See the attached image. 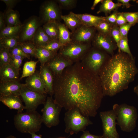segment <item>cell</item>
I'll use <instances>...</instances> for the list:
<instances>
[{
  "instance_id": "cell-1",
  "label": "cell",
  "mask_w": 138,
  "mask_h": 138,
  "mask_svg": "<svg viewBox=\"0 0 138 138\" xmlns=\"http://www.w3.org/2000/svg\"><path fill=\"white\" fill-rule=\"evenodd\" d=\"M53 76L56 103L66 110L76 108L84 116H96L104 96L98 75L77 62Z\"/></svg>"
},
{
  "instance_id": "cell-2",
  "label": "cell",
  "mask_w": 138,
  "mask_h": 138,
  "mask_svg": "<svg viewBox=\"0 0 138 138\" xmlns=\"http://www.w3.org/2000/svg\"><path fill=\"white\" fill-rule=\"evenodd\" d=\"M138 73L134 59L121 52L110 57L99 76L104 96H113L126 89Z\"/></svg>"
},
{
  "instance_id": "cell-3",
  "label": "cell",
  "mask_w": 138,
  "mask_h": 138,
  "mask_svg": "<svg viewBox=\"0 0 138 138\" xmlns=\"http://www.w3.org/2000/svg\"><path fill=\"white\" fill-rule=\"evenodd\" d=\"M112 110L116 116L117 124L124 132H130L135 128L137 118V110L133 106L125 103L114 104Z\"/></svg>"
},
{
  "instance_id": "cell-4",
  "label": "cell",
  "mask_w": 138,
  "mask_h": 138,
  "mask_svg": "<svg viewBox=\"0 0 138 138\" xmlns=\"http://www.w3.org/2000/svg\"><path fill=\"white\" fill-rule=\"evenodd\" d=\"M14 120L16 128L24 133L39 131L42 123V116L36 111L18 112L15 116Z\"/></svg>"
},
{
  "instance_id": "cell-5",
  "label": "cell",
  "mask_w": 138,
  "mask_h": 138,
  "mask_svg": "<svg viewBox=\"0 0 138 138\" xmlns=\"http://www.w3.org/2000/svg\"><path fill=\"white\" fill-rule=\"evenodd\" d=\"M89 117L83 115L77 108L67 110L64 118L65 132L72 135L84 131L87 126L93 124Z\"/></svg>"
},
{
  "instance_id": "cell-6",
  "label": "cell",
  "mask_w": 138,
  "mask_h": 138,
  "mask_svg": "<svg viewBox=\"0 0 138 138\" xmlns=\"http://www.w3.org/2000/svg\"><path fill=\"white\" fill-rule=\"evenodd\" d=\"M105 51L93 47L82 58V62L88 70L98 75L110 57Z\"/></svg>"
},
{
  "instance_id": "cell-7",
  "label": "cell",
  "mask_w": 138,
  "mask_h": 138,
  "mask_svg": "<svg viewBox=\"0 0 138 138\" xmlns=\"http://www.w3.org/2000/svg\"><path fill=\"white\" fill-rule=\"evenodd\" d=\"M90 43H80L72 41L62 46L57 54L73 62L82 59L90 48Z\"/></svg>"
},
{
  "instance_id": "cell-8",
  "label": "cell",
  "mask_w": 138,
  "mask_h": 138,
  "mask_svg": "<svg viewBox=\"0 0 138 138\" xmlns=\"http://www.w3.org/2000/svg\"><path fill=\"white\" fill-rule=\"evenodd\" d=\"M41 109L42 123L50 128L59 124V116L62 108L56 103L52 96L47 97Z\"/></svg>"
},
{
  "instance_id": "cell-9",
  "label": "cell",
  "mask_w": 138,
  "mask_h": 138,
  "mask_svg": "<svg viewBox=\"0 0 138 138\" xmlns=\"http://www.w3.org/2000/svg\"><path fill=\"white\" fill-rule=\"evenodd\" d=\"M62 15L61 9L55 0H46L40 6L39 16L43 24L52 21H60Z\"/></svg>"
},
{
  "instance_id": "cell-10",
  "label": "cell",
  "mask_w": 138,
  "mask_h": 138,
  "mask_svg": "<svg viewBox=\"0 0 138 138\" xmlns=\"http://www.w3.org/2000/svg\"><path fill=\"white\" fill-rule=\"evenodd\" d=\"M20 96L25 103V109L28 112L36 111L38 106L44 104L47 99L45 94L32 91L25 85L20 91Z\"/></svg>"
},
{
  "instance_id": "cell-11",
  "label": "cell",
  "mask_w": 138,
  "mask_h": 138,
  "mask_svg": "<svg viewBox=\"0 0 138 138\" xmlns=\"http://www.w3.org/2000/svg\"><path fill=\"white\" fill-rule=\"evenodd\" d=\"M43 25L39 17L33 15L26 19L21 25L18 42L31 41L38 29Z\"/></svg>"
},
{
  "instance_id": "cell-12",
  "label": "cell",
  "mask_w": 138,
  "mask_h": 138,
  "mask_svg": "<svg viewBox=\"0 0 138 138\" xmlns=\"http://www.w3.org/2000/svg\"><path fill=\"white\" fill-rule=\"evenodd\" d=\"M103 130L102 138H119L116 128V116L113 110L100 112Z\"/></svg>"
},
{
  "instance_id": "cell-13",
  "label": "cell",
  "mask_w": 138,
  "mask_h": 138,
  "mask_svg": "<svg viewBox=\"0 0 138 138\" xmlns=\"http://www.w3.org/2000/svg\"><path fill=\"white\" fill-rule=\"evenodd\" d=\"M111 37L98 32L95 33L92 40L93 47L113 55L114 51L118 47Z\"/></svg>"
},
{
  "instance_id": "cell-14",
  "label": "cell",
  "mask_w": 138,
  "mask_h": 138,
  "mask_svg": "<svg viewBox=\"0 0 138 138\" xmlns=\"http://www.w3.org/2000/svg\"><path fill=\"white\" fill-rule=\"evenodd\" d=\"M96 30L95 27H88L82 24L72 32L71 38L72 41L90 43L96 33Z\"/></svg>"
},
{
  "instance_id": "cell-15",
  "label": "cell",
  "mask_w": 138,
  "mask_h": 138,
  "mask_svg": "<svg viewBox=\"0 0 138 138\" xmlns=\"http://www.w3.org/2000/svg\"><path fill=\"white\" fill-rule=\"evenodd\" d=\"M73 62L57 54L45 64L53 75L61 74L64 70L72 65Z\"/></svg>"
},
{
  "instance_id": "cell-16",
  "label": "cell",
  "mask_w": 138,
  "mask_h": 138,
  "mask_svg": "<svg viewBox=\"0 0 138 138\" xmlns=\"http://www.w3.org/2000/svg\"><path fill=\"white\" fill-rule=\"evenodd\" d=\"M39 73L46 94L52 96L53 94L54 77L52 72L45 64L40 66Z\"/></svg>"
},
{
  "instance_id": "cell-17",
  "label": "cell",
  "mask_w": 138,
  "mask_h": 138,
  "mask_svg": "<svg viewBox=\"0 0 138 138\" xmlns=\"http://www.w3.org/2000/svg\"><path fill=\"white\" fill-rule=\"evenodd\" d=\"M25 85V84L21 83L18 80L0 82V95L13 94L19 96L20 91Z\"/></svg>"
},
{
  "instance_id": "cell-18",
  "label": "cell",
  "mask_w": 138,
  "mask_h": 138,
  "mask_svg": "<svg viewBox=\"0 0 138 138\" xmlns=\"http://www.w3.org/2000/svg\"><path fill=\"white\" fill-rule=\"evenodd\" d=\"M25 86L30 90L39 93L46 94L39 72H35L25 80Z\"/></svg>"
},
{
  "instance_id": "cell-19",
  "label": "cell",
  "mask_w": 138,
  "mask_h": 138,
  "mask_svg": "<svg viewBox=\"0 0 138 138\" xmlns=\"http://www.w3.org/2000/svg\"><path fill=\"white\" fill-rule=\"evenodd\" d=\"M19 77V71L11 63L0 66V82L17 80Z\"/></svg>"
},
{
  "instance_id": "cell-20",
  "label": "cell",
  "mask_w": 138,
  "mask_h": 138,
  "mask_svg": "<svg viewBox=\"0 0 138 138\" xmlns=\"http://www.w3.org/2000/svg\"><path fill=\"white\" fill-rule=\"evenodd\" d=\"M0 101L9 108L17 110L18 112H22L25 109L19 96L13 94L0 95Z\"/></svg>"
},
{
  "instance_id": "cell-21",
  "label": "cell",
  "mask_w": 138,
  "mask_h": 138,
  "mask_svg": "<svg viewBox=\"0 0 138 138\" xmlns=\"http://www.w3.org/2000/svg\"><path fill=\"white\" fill-rule=\"evenodd\" d=\"M82 25L87 27H96L100 23L105 20L104 17L98 16L88 14H76Z\"/></svg>"
},
{
  "instance_id": "cell-22",
  "label": "cell",
  "mask_w": 138,
  "mask_h": 138,
  "mask_svg": "<svg viewBox=\"0 0 138 138\" xmlns=\"http://www.w3.org/2000/svg\"><path fill=\"white\" fill-rule=\"evenodd\" d=\"M6 26H14L22 25L18 11L13 9L5 11L3 13Z\"/></svg>"
},
{
  "instance_id": "cell-23",
  "label": "cell",
  "mask_w": 138,
  "mask_h": 138,
  "mask_svg": "<svg viewBox=\"0 0 138 138\" xmlns=\"http://www.w3.org/2000/svg\"><path fill=\"white\" fill-rule=\"evenodd\" d=\"M61 18L65 25L72 32L82 24L80 19L75 15V13L72 12H70L68 15H62Z\"/></svg>"
},
{
  "instance_id": "cell-24",
  "label": "cell",
  "mask_w": 138,
  "mask_h": 138,
  "mask_svg": "<svg viewBox=\"0 0 138 138\" xmlns=\"http://www.w3.org/2000/svg\"><path fill=\"white\" fill-rule=\"evenodd\" d=\"M57 53L50 51L45 48L36 47L35 57L38 59L41 66L44 65Z\"/></svg>"
},
{
  "instance_id": "cell-25",
  "label": "cell",
  "mask_w": 138,
  "mask_h": 138,
  "mask_svg": "<svg viewBox=\"0 0 138 138\" xmlns=\"http://www.w3.org/2000/svg\"><path fill=\"white\" fill-rule=\"evenodd\" d=\"M51 40L41 26L36 31L31 41L36 47H42Z\"/></svg>"
},
{
  "instance_id": "cell-26",
  "label": "cell",
  "mask_w": 138,
  "mask_h": 138,
  "mask_svg": "<svg viewBox=\"0 0 138 138\" xmlns=\"http://www.w3.org/2000/svg\"><path fill=\"white\" fill-rule=\"evenodd\" d=\"M58 22L50 21L42 25L44 30L52 40H59V30Z\"/></svg>"
},
{
  "instance_id": "cell-27",
  "label": "cell",
  "mask_w": 138,
  "mask_h": 138,
  "mask_svg": "<svg viewBox=\"0 0 138 138\" xmlns=\"http://www.w3.org/2000/svg\"><path fill=\"white\" fill-rule=\"evenodd\" d=\"M59 30V40L63 45H66L72 41L71 38L72 33L64 24L60 21L58 22Z\"/></svg>"
},
{
  "instance_id": "cell-28",
  "label": "cell",
  "mask_w": 138,
  "mask_h": 138,
  "mask_svg": "<svg viewBox=\"0 0 138 138\" xmlns=\"http://www.w3.org/2000/svg\"><path fill=\"white\" fill-rule=\"evenodd\" d=\"M101 3V4L97 13L103 12L106 16L110 14L112 11L116 10L119 7L122 6L121 3L118 2L115 3L111 0H102Z\"/></svg>"
},
{
  "instance_id": "cell-29",
  "label": "cell",
  "mask_w": 138,
  "mask_h": 138,
  "mask_svg": "<svg viewBox=\"0 0 138 138\" xmlns=\"http://www.w3.org/2000/svg\"><path fill=\"white\" fill-rule=\"evenodd\" d=\"M21 25L6 26L0 31V38L7 37L18 38Z\"/></svg>"
},
{
  "instance_id": "cell-30",
  "label": "cell",
  "mask_w": 138,
  "mask_h": 138,
  "mask_svg": "<svg viewBox=\"0 0 138 138\" xmlns=\"http://www.w3.org/2000/svg\"><path fill=\"white\" fill-rule=\"evenodd\" d=\"M38 61H30L26 62L24 65L22 74L20 79L29 77L34 74Z\"/></svg>"
},
{
  "instance_id": "cell-31",
  "label": "cell",
  "mask_w": 138,
  "mask_h": 138,
  "mask_svg": "<svg viewBox=\"0 0 138 138\" xmlns=\"http://www.w3.org/2000/svg\"><path fill=\"white\" fill-rule=\"evenodd\" d=\"M19 43L18 38L3 37L0 38V47L10 50L13 48Z\"/></svg>"
},
{
  "instance_id": "cell-32",
  "label": "cell",
  "mask_w": 138,
  "mask_h": 138,
  "mask_svg": "<svg viewBox=\"0 0 138 138\" xmlns=\"http://www.w3.org/2000/svg\"><path fill=\"white\" fill-rule=\"evenodd\" d=\"M23 51L27 55L35 57L36 46L32 41L19 42Z\"/></svg>"
},
{
  "instance_id": "cell-33",
  "label": "cell",
  "mask_w": 138,
  "mask_h": 138,
  "mask_svg": "<svg viewBox=\"0 0 138 138\" xmlns=\"http://www.w3.org/2000/svg\"><path fill=\"white\" fill-rule=\"evenodd\" d=\"M113 25L108 21L105 20L100 23L95 28L99 32L111 36V32Z\"/></svg>"
},
{
  "instance_id": "cell-34",
  "label": "cell",
  "mask_w": 138,
  "mask_h": 138,
  "mask_svg": "<svg viewBox=\"0 0 138 138\" xmlns=\"http://www.w3.org/2000/svg\"><path fill=\"white\" fill-rule=\"evenodd\" d=\"M119 52H121L126 54L132 59H134L130 50L127 38H121L117 46Z\"/></svg>"
},
{
  "instance_id": "cell-35",
  "label": "cell",
  "mask_w": 138,
  "mask_h": 138,
  "mask_svg": "<svg viewBox=\"0 0 138 138\" xmlns=\"http://www.w3.org/2000/svg\"><path fill=\"white\" fill-rule=\"evenodd\" d=\"M11 57L8 49L0 47V66L10 63Z\"/></svg>"
},
{
  "instance_id": "cell-36",
  "label": "cell",
  "mask_w": 138,
  "mask_h": 138,
  "mask_svg": "<svg viewBox=\"0 0 138 138\" xmlns=\"http://www.w3.org/2000/svg\"><path fill=\"white\" fill-rule=\"evenodd\" d=\"M62 46L59 40H52L41 47L50 51L57 53V51Z\"/></svg>"
},
{
  "instance_id": "cell-37",
  "label": "cell",
  "mask_w": 138,
  "mask_h": 138,
  "mask_svg": "<svg viewBox=\"0 0 138 138\" xmlns=\"http://www.w3.org/2000/svg\"><path fill=\"white\" fill-rule=\"evenodd\" d=\"M61 9H71L75 7L77 1L76 0H55Z\"/></svg>"
},
{
  "instance_id": "cell-38",
  "label": "cell",
  "mask_w": 138,
  "mask_h": 138,
  "mask_svg": "<svg viewBox=\"0 0 138 138\" xmlns=\"http://www.w3.org/2000/svg\"><path fill=\"white\" fill-rule=\"evenodd\" d=\"M121 13L126 19L127 22L132 26L138 22V12Z\"/></svg>"
},
{
  "instance_id": "cell-39",
  "label": "cell",
  "mask_w": 138,
  "mask_h": 138,
  "mask_svg": "<svg viewBox=\"0 0 138 138\" xmlns=\"http://www.w3.org/2000/svg\"><path fill=\"white\" fill-rule=\"evenodd\" d=\"M9 51L11 56H23L25 58L30 59V56L25 53L19 43L14 47L9 50Z\"/></svg>"
},
{
  "instance_id": "cell-40",
  "label": "cell",
  "mask_w": 138,
  "mask_h": 138,
  "mask_svg": "<svg viewBox=\"0 0 138 138\" xmlns=\"http://www.w3.org/2000/svg\"><path fill=\"white\" fill-rule=\"evenodd\" d=\"M111 34L117 46L121 39L119 27L116 24L113 25Z\"/></svg>"
},
{
  "instance_id": "cell-41",
  "label": "cell",
  "mask_w": 138,
  "mask_h": 138,
  "mask_svg": "<svg viewBox=\"0 0 138 138\" xmlns=\"http://www.w3.org/2000/svg\"><path fill=\"white\" fill-rule=\"evenodd\" d=\"M25 58L20 56H11L10 63L12 64L19 71L23 60Z\"/></svg>"
},
{
  "instance_id": "cell-42",
  "label": "cell",
  "mask_w": 138,
  "mask_h": 138,
  "mask_svg": "<svg viewBox=\"0 0 138 138\" xmlns=\"http://www.w3.org/2000/svg\"><path fill=\"white\" fill-rule=\"evenodd\" d=\"M132 26L127 23L119 27L121 38H127L128 34L130 28Z\"/></svg>"
},
{
  "instance_id": "cell-43",
  "label": "cell",
  "mask_w": 138,
  "mask_h": 138,
  "mask_svg": "<svg viewBox=\"0 0 138 138\" xmlns=\"http://www.w3.org/2000/svg\"><path fill=\"white\" fill-rule=\"evenodd\" d=\"M6 4V7L5 11L13 9L16 4L21 1L20 0H1Z\"/></svg>"
},
{
  "instance_id": "cell-44",
  "label": "cell",
  "mask_w": 138,
  "mask_h": 138,
  "mask_svg": "<svg viewBox=\"0 0 138 138\" xmlns=\"http://www.w3.org/2000/svg\"><path fill=\"white\" fill-rule=\"evenodd\" d=\"M118 13L116 10L114 11L109 16L104 17L105 19L113 25H115L117 16Z\"/></svg>"
},
{
  "instance_id": "cell-45",
  "label": "cell",
  "mask_w": 138,
  "mask_h": 138,
  "mask_svg": "<svg viewBox=\"0 0 138 138\" xmlns=\"http://www.w3.org/2000/svg\"><path fill=\"white\" fill-rule=\"evenodd\" d=\"M127 23L126 19L122 15L121 13H118L117 18L116 25L119 27Z\"/></svg>"
},
{
  "instance_id": "cell-46",
  "label": "cell",
  "mask_w": 138,
  "mask_h": 138,
  "mask_svg": "<svg viewBox=\"0 0 138 138\" xmlns=\"http://www.w3.org/2000/svg\"><path fill=\"white\" fill-rule=\"evenodd\" d=\"M79 138H102V135H97L90 133L88 131H84Z\"/></svg>"
},
{
  "instance_id": "cell-47",
  "label": "cell",
  "mask_w": 138,
  "mask_h": 138,
  "mask_svg": "<svg viewBox=\"0 0 138 138\" xmlns=\"http://www.w3.org/2000/svg\"><path fill=\"white\" fill-rule=\"evenodd\" d=\"M6 27L4 18V14L2 12H0V31Z\"/></svg>"
},
{
  "instance_id": "cell-48",
  "label": "cell",
  "mask_w": 138,
  "mask_h": 138,
  "mask_svg": "<svg viewBox=\"0 0 138 138\" xmlns=\"http://www.w3.org/2000/svg\"><path fill=\"white\" fill-rule=\"evenodd\" d=\"M130 0H118L117 1L118 3H121L123 6L127 8H129L131 6L129 2Z\"/></svg>"
},
{
  "instance_id": "cell-49",
  "label": "cell",
  "mask_w": 138,
  "mask_h": 138,
  "mask_svg": "<svg viewBox=\"0 0 138 138\" xmlns=\"http://www.w3.org/2000/svg\"><path fill=\"white\" fill-rule=\"evenodd\" d=\"M103 0H95L93 3L92 6L91 7V9L93 10L94 9L96 6L99 3L101 2Z\"/></svg>"
},
{
  "instance_id": "cell-50",
  "label": "cell",
  "mask_w": 138,
  "mask_h": 138,
  "mask_svg": "<svg viewBox=\"0 0 138 138\" xmlns=\"http://www.w3.org/2000/svg\"><path fill=\"white\" fill-rule=\"evenodd\" d=\"M31 135V138H42L41 135H38L35 133L30 132L29 133Z\"/></svg>"
},
{
  "instance_id": "cell-51",
  "label": "cell",
  "mask_w": 138,
  "mask_h": 138,
  "mask_svg": "<svg viewBox=\"0 0 138 138\" xmlns=\"http://www.w3.org/2000/svg\"><path fill=\"white\" fill-rule=\"evenodd\" d=\"M134 92L136 94L138 97V84L133 89Z\"/></svg>"
},
{
  "instance_id": "cell-52",
  "label": "cell",
  "mask_w": 138,
  "mask_h": 138,
  "mask_svg": "<svg viewBox=\"0 0 138 138\" xmlns=\"http://www.w3.org/2000/svg\"><path fill=\"white\" fill-rule=\"evenodd\" d=\"M5 138H16L13 136L10 135L9 136H8L5 137Z\"/></svg>"
},
{
  "instance_id": "cell-53",
  "label": "cell",
  "mask_w": 138,
  "mask_h": 138,
  "mask_svg": "<svg viewBox=\"0 0 138 138\" xmlns=\"http://www.w3.org/2000/svg\"><path fill=\"white\" fill-rule=\"evenodd\" d=\"M136 2L138 4V0L136 1Z\"/></svg>"
},
{
  "instance_id": "cell-54",
  "label": "cell",
  "mask_w": 138,
  "mask_h": 138,
  "mask_svg": "<svg viewBox=\"0 0 138 138\" xmlns=\"http://www.w3.org/2000/svg\"><path fill=\"white\" fill-rule=\"evenodd\" d=\"M59 138H65L63 137H59Z\"/></svg>"
},
{
  "instance_id": "cell-55",
  "label": "cell",
  "mask_w": 138,
  "mask_h": 138,
  "mask_svg": "<svg viewBox=\"0 0 138 138\" xmlns=\"http://www.w3.org/2000/svg\"></svg>"
}]
</instances>
